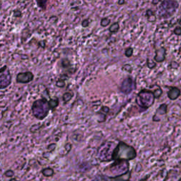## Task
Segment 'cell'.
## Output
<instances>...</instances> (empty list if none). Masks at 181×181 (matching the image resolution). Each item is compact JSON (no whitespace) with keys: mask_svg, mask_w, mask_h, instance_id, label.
<instances>
[{"mask_svg":"<svg viewBox=\"0 0 181 181\" xmlns=\"http://www.w3.org/2000/svg\"><path fill=\"white\" fill-rule=\"evenodd\" d=\"M137 157V151L135 148L124 141H120L113 151L112 160L114 161H130Z\"/></svg>","mask_w":181,"mask_h":181,"instance_id":"6da1fadb","label":"cell"},{"mask_svg":"<svg viewBox=\"0 0 181 181\" xmlns=\"http://www.w3.org/2000/svg\"><path fill=\"white\" fill-rule=\"evenodd\" d=\"M52 110L50 100L46 98L36 100L32 106V112L33 116L38 120H43L48 115L49 111Z\"/></svg>","mask_w":181,"mask_h":181,"instance_id":"7a4b0ae2","label":"cell"},{"mask_svg":"<svg viewBox=\"0 0 181 181\" xmlns=\"http://www.w3.org/2000/svg\"><path fill=\"white\" fill-rule=\"evenodd\" d=\"M156 96L154 91L150 90L143 89L137 95V99L136 100L137 104L143 108L147 109L154 104Z\"/></svg>","mask_w":181,"mask_h":181,"instance_id":"3957f363","label":"cell"},{"mask_svg":"<svg viewBox=\"0 0 181 181\" xmlns=\"http://www.w3.org/2000/svg\"><path fill=\"white\" fill-rule=\"evenodd\" d=\"M11 75L7 66H4L0 70V87L5 88L11 83Z\"/></svg>","mask_w":181,"mask_h":181,"instance_id":"277c9868","label":"cell"},{"mask_svg":"<svg viewBox=\"0 0 181 181\" xmlns=\"http://www.w3.org/2000/svg\"><path fill=\"white\" fill-rule=\"evenodd\" d=\"M136 88V83L131 77H127L123 80L122 83L120 86L121 92L125 94H129Z\"/></svg>","mask_w":181,"mask_h":181,"instance_id":"5b68a950","label":"cell"},{"mask_svg":"<svg viewBox=\"0 0 181 181\" xmlns=\"http://www.w3.org/2000/svg\"><path fill=\"white\" fill-rule=\"evenodd\" d=\"M34 79V75L31 71L20 72L16 76V82L19 84H28Z\"/></svg>","mask_w":181,"mask_h":181,"instance_id":"8992f818","label":"cell"},{"mask_svg":"<svg viewBox=\"0 0 181 181\" xmlns=\"http://www.w3.org/2000/svg\"><path fill=\"white\" fill-rule=\"evenodd\" d=\"M178 7V3L176 1H173V0H164L162 2L161 6V9L163 11H170V14H173L174 11H176L177 8Z\"/></svg>","mask_w":181,"mask_h":181,"instance_id":"52a82bcc","label":"cell"},{"mask_svg":"<svg viewBox=\"0 0 181 181\" xmlns=\"http://www.w3.org/2000/svg\"><path fill=\"white\" fill-rule=\"evenodd\" d=\"M131 170H129L125 173H122L116 177H109L103 176V180L104 181H129L131 177Z\"/></svg>","mask_w":181,"mask_h":181,"instance_id":"ba28073f","label":"cell"},{"mask_svg":"<svg viewBox=\"0 0 181 181\" xmlns=\"http://www.w3.org/2000/svg\"><path fill=\"white\" fill-rule=\"evenodd\" d=\"M166 50L165 48L161 47L159 49H157L156 50V55L154 57V60L156 62H163L166 59Z\"/></svg>","mask_w":181,"mask_h":181,"instance_id":"9c48e42d","label":"cell"},{"mask_svg":"<svg viewBox=\"0 0 181 181\" xmlns=\"http://www.w3.org/2000/svg\"><path fill=\"white\" fill-rule=\"evenodd\" d=\"M180 96V90L177 87L170 88L169 91L168 92V97L170 100H176Z\"/></svg>","mask_w":181,"mask_h":181,"instance_id":"30bf717a","label":"cell"},{"mask_svg":"<svg viewBox=\"0 0 181 181\" xmlns=\"http://www.w3.org/2000/svg\"><path fill=\"white\" fill-rule=\"evenodd\" d=\"M146 15H147L148 21L152 22V23L156 21V17L155 14H154V11H152V10L148 9L147 12H146Z\"/></svg>","mask_w":181,"mask_h":181,"instance_id":"8fae6325","label":"cell"},{"mask_svg":"<svg viewBox=\"0 0 181 181\" xmlns=\"http://www.w3.org/2000/svg\"><path fill=\"white\" fill-rule=\"evenodd\" d=\"M42 173L43 176L45 177H51L54 175L55 172H54V170H53L52 168L48 167V168H44V169L42 170Z\"/></svg>","mask_w":181,"mask_h":181,"instance_id":"7c38bea8","label":"cell"},{"mask_svg":"<svg viewBox=\"0 0 181 181\" xmlns=\"http://www.w3.org/2000/svg\"><path fill=\"white\" fill-rule=\"evenodd\" d=\"M119 29H120V25H119L118 22H116L110 26V28H109V31L112 33H115L118 32Z\"/></svg>","mask_w":181,"mask_h":181,"instance_id":"4fadbf2b","label":"cell"},{"mask_svg":"<svg viewBox=\"0 0 181 181\" xmlns=\"http://www.w3.org/2000/svg\"><path fill=\"white\" fill-rule=\"evenodd\" d=\"M48 1V0H36V2L39 8H40L43 10H45L46 9Z\"/></svg>","mask_w":181,"mask_h":181,"instance_id":"5bb4252c","label":"cell"},{"mask_svg":"<svg viewBox=\"0 0 181 181\" xmlns=\"http://www.w3.org/2000/svg\"><path fill=\"white\" fill-rule=\"evenodd\" d=\"M110 18L107 17L103 18L101 21H100V26H103V27H106V26H108L109 24H110Z\"/></svg>","mask_w":181,"mask_h":181,"instance_id":"9a60e30c","label":"cell"},{"mask_svg":"<svg viewBox=\"0 0 181 181\" xmlns=\"http://www.w3.org/2000/svg\"><path fill=\"white\" fill-rule=\"evenodd\" d=\"M59 102V99L57 98H55V99H51L50 100L51 107H52V110H54V109H55L58 106Z\"/></svg>","mask_w":181,"mask_h":181,"instance_id":"2e32d148","label":"cell"},{"mask_svg":"<svg viewBox=\"0 0 181 181\" xmlns=\"http://www.w3.org/2000/svg\"><path fill=\"white\" fill-rule=\"evenodd\" d=\"M72 96H73V95L71 93H65V94H64L63 100H64V101H65V103L69 101V100H70L71 98H72Z\"/></svg>","mask_w":181,"mask_h":181,"instance_id":"e0dca14e","label":"cell"},{"mask_svg":"<svg viewBox=\"0 0 181 181\" xmlns=\"http://www.w3.org/2000/svg\"><path fill=\"white\" fill-rule=\"evenodd\" d=\"M125 56L127 57H130L132 56L133 55V49L132 48H127L126 50H125Z\"/></svg>","mask_w":181,"mask_h":181,"instance_id":"ac0fdd59","label":"cell"},{"mask_svg":"<svg viewBox=\"0 0 181 181\" xmlns=\"http://www.w3.org/2000/svg\"><path fill=\"white\" fill-rule=\"evenodd\" d=\"M147 66H148V67L150 68V69H153V68L156 67V65L153 60H151V59L148 58L147 59Z\"/></svg>","mask_w":181,"mask_h":181,"instance_id":"d6986e66","label":"cell"},{"mask_svg":"<svg viewBox=\"0 0 181 181\" xmlns=\"http://www.w3.org/2000/svg\"><path fill=\"white\" fill-rule=\"evenodd\" d=\"M62 65L64 67H68L69 66L71 65L70 62H69V59H63L62 61Z\"/></svg>","mask_w":181,"mask_h":181,"instance_id":"ffe728a7","label":"cell"},{"mask_svg":"<svg viewBox=\"0 0 181 181\" xmlns=\"http://www.w3.org/2000/svg\"><path fill=\"white\" fill-rule=\"evenodd\" d=\"M13 16H14V17L20 18V17H21V16H22V13H21V11H20V10H18V9H15V10H14V11Z\"/></svg>","mask_w":181,"mask_h":181,"instance_id":"44dd1931","label":"cell"},{"mask_svg":"<svg viewBox=\"0 0 181 181\" xmlns=\"http://www.w3.org/2000/svg\"><path fill=\"white\" fill-rule=\"evenodd\" d=\"M173 33L177 36H180L181 35V27L180 26H177L173 30Z\"/></svg>","mask_w":181,"mask_h":181,"instance_id":"7402d4cb","label":"cell"},{"mask_svg":"<svg viewBox=\"0 0 181 181\" xmlns=\"http://www.w3.org/2000/svg\"><path fill=\"white\" fill-rule=\"evenodd\" d=\"M81 26H82V27H84V28L88 27V26H89V21H88V19H84L82 21Z\"/></svg>","mask_w":181,"mask_h":181,"instance_id":"603a6c76","label":"cell"},{"mask_svg":"<svg viewBox=\"0 0 181 181\" xmlns=\"http://www.w3.org/2000/svg\"><path fill=\"white\" fill-rule=\"evenodd\" d=\"M65 85V83L62 79L58 80V81H57V83H56V86H58V87H64Z\"/></svg>","mask_w":181,"mask_h":181,"instance_id":"cb8c5ba5","label":"cell"},{"mask_svg":"<svg viewBox=\"0 0 181 181\" xmlns=\"http://www.w3.org/2000/svg\"><path fill=\"white\" fill-rule=\"evenodd\" d=\"M14 175V173L12 170H7V171L5 172V176L7 177H9V178H11Z\"/></svg>","mask_w":181,"mask_h":181,"instance_id":"d4e9b609","label":"cell"},{"mask_svg":"<svg viewBox=\"0 0 181 181\" xmlns=\"http://www.w3.org/2000/svg\"><path fill=\"white\" fill-rule=\"evenodd\" d=\"M161 2V0H152V4L154 5H158V2Z\"/></svg>","mask_w":181,"mask_h":181,"instance_id":"484cf974","label":"cell"},{"mask_svg":"<svg viewBox=\"0 0 181 181\" xmlns=\"http://www.w3.org/2000/svg\"><path fill=\"white\" fill-rule=\"evenodd\" d=\"M118 3L119 5H122L125 3V0H119Z\"/></svg>","mask_w":181,"mask_h":181,"instance_id":"4316f807","label":"cell"},{"mask_svg":"<svg viewBox=\"0 0 181 181\" xmlns=\"http://www.w3.org/2000/svg\"><path fill=\"white\" fill-rule=\"evenodd\" d=\"M139 181H149V179H148L147 177V178H144V179H141V180H140Z\"/></svg>","mask_w":181,"mask_h":181,"instance_id":"83f0119b","label":"cell"},{"mask_svg":"<svg viewBox=\"0 0 181 181\" xmlns=\"http://www.w3.org/2000/svg\"><path fill=\"white\" fill-rule=\"evenodd\" d=\"M10 181H17V180H16L15 178H11V180H10Z\"/></svg>","mask_w":181,"mask_h":181,"instance_id":"f1b7e54d","label":"cell"}]
</instances>
